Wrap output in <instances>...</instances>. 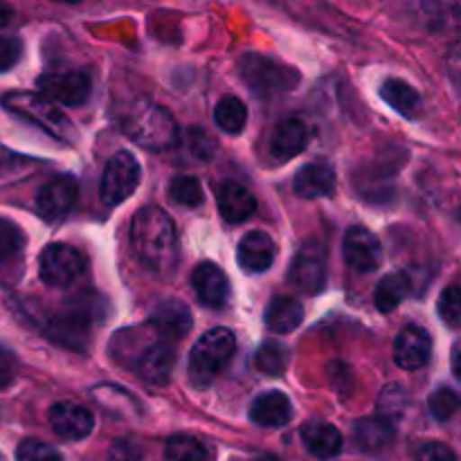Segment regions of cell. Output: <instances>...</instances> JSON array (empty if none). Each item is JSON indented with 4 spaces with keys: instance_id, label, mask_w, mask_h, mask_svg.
Wrapping results in <instances>:
<instances>
[{
    "instance_id": "1",
    "label": "cell",
    "mask_w": 461,
    "mask_h": 461,
    "mask_svg": "<svg viewBox=\"0 0 461 461\" xmlns=\"http://www.w3.org/2000/svg\"><path fill=\"white\" fill-rule=\"evenodd\" d=\"M111 356L149 385H167L176 365L171 340L153 331L149 324L117 331L111 340Z\"/></svg>"
},
{
    "instance_id": "2",
    "label": "cell",
    "mask_w": 461,
    "mask_h": 461,
    "mask_svg": "<svg viewBox=\"0 0 461 461\" xmlns=\"http://www.w3.org/2000/svg\"><path fill=\"white\" fill-rule=\"evenodd\" d=\"M131 246L149 268H171L178 255V237L169 214L160 207H142L131 221Z\"/></svg>"
},
{
    "instance_id": "3",
    "label": "cell",
    "mask_w": 461,
    "mask_h": 461,
    "mask_svg": "<svg viewBox=\"0 0 461 461\" xmlns=\"http://www.w3.org/2000/svg\"><path fill=\"white\" fill-rule=\"evenodd\" d=\"M122 131L140 147L165 151L178 144V126L165 106L153 102H135L122 115Z\"/></svg>"
},
{
    "instance_id": "4",
    "label": "cell",
    "mask_w": 461,
    "mask_h": 461,
    "mask_svg": "<svg viewBox=\"0 0 461 461\" xmlns=\"http://www.w3.org/2000/svg\"><path fill=\"white\" fill-rule=\"evenodd\" d=\"M3 108L12 115L21 117V120L39 126L43 133L52 135V138L63 140V142H75L77 140V129L70 117L45 95L12 90V93L3 95Z\"/></svg>"
},
{
    "instance_id": "5",
    "label": "cell",
    "mask_w": 461,
    "mask_h": 461,
    "mask_svg": "<svg viewBox=\"0 0 461 461\" xmlns=\"http://www.w3.org/2000/svg\"><path fill=\"white\" fill-rule=\"evenodd\" d=\"M234 351H237V338L230 329L216 327L207 331L189 354V381H192V385L198 390L212 385L214 378L223 372L225 365L232 360Z\"/></svg>"
},
{
    "instance_id": "6",
    "label": "cell",
    "mask_w": 461,
    "mask_h": 461,
    "mask_svg": "<svg viewBox=\"0 0 461 461\" xmlns=\"http://www.w3.org/2000/svg\"><path fill=\"white\" fill-rule=\"evenodd\" d=\"M239 75L246 81L248 88L252 90V95L261 99L288 93L300 81V75L293 68L282 66V63L261 57V54H246L239 61Z\"/></svg>"
},
{
    "instance_id": "7",
    "label": "cell",
    "mask_w": 461,
    "mask_h": 461,
    "mask_svg": "<svg viewBox=\"0 0 461 461\" xmlns=\"http://www.w3.org/2000/svg\"><path fill=\"white\" fill-rule=\"evenodd\" d=\"M140 185V162L133 153L120 151L106 162L99 185V196L108 207L129 201Z\"/></svg>"
},
{
    "instance_id": "8",
    "label": "cell",
    "mask_w": 461,
    "mask_h": 461,
    "mask_svg": "<svg viewBox=\"0 0 461 461\" xmlns=\"http://www.w3.org/2000/svg\"><path fill=\"white\" fill-rule=\"evenodd\" d=\"M86 268V259L77 248L66 243H50L39 257V277L48 286L63 288L70 286L81 277Z\"/></svg>"
},
{
    "instance_id": "9",
    "label": "cell",
    "mask_w": 461,
    "mask_h": 461,
    "mask_svg": "<svg viewBox=\"0 0 461 461\" xmlns=\"http://www.w3.org/2000/svg\"><path fill=\"white\" fill-rule=\"evenodd\" d=\"M288 282L306 295L324 291L327 284V255L318 243H304L288 268Z\"/></svg>"
},
{
    "instance_id": "10",
    "label": "cell",
    "mask_w": 461,
    "mask_h": 461,
    "mask_svg": "<svg viewBox=\"0 0 461 461\" xmlns=\"http://www.w3.org/2000/svg\"><path fill=\"white\" fill-rule=\"evenodd\" d=\"M41 95L66 106H81L90 97L93 81L86 72H48L36 79Z\"/></svg>"
},
{
    "instance_id": "11",
    "label": "cell",
    "mask_w": 461,
    "mask_h": 461,
    "mask_svg": "<svg viewBox=\"0 0 461 461\" xmlns=\"http://www.w3.org/2000/svg\"><path fill=\"white\" fill-rule=\"evenodd\" d=\"M342 257L349 268L358 273H372L383 261V246L372 230L363 225H354L347 230L345 241H342Z\"/></svg>"
},
{
    "instance_id": "12",
    "label": "cell",
    "mask_w": 461,
    "mask_h": 461,
    "mask_svg": "<svg viewBox=\"0 0 461 461\" xmlns=\"http://www.w3.org/2000/svg\"><path fill=\"white\" fill-rule=\"evenodd\" d=\"M48 421L52 430L66 441H81L95 430V417L88 408L72 401L54 403L48 412Z\"/></svg>"
},
{
    "instance_id": "13",
    "label": "cell",
    "mask_w": 461,
    "mask_h": 461,
    "mask_svg": "<svg viewBox=\"0 0 461 461\" xmlns=\"http://www.w3.org/2000/svg\"><path fill=\"white\" fill-rule=\"evenodd\" d=\"M77 194H79V185L72 176H57L48 185H43L36 196L39 214L48 221L63 219L77 203Z\"/></svg>"
},
{
    "instance_id": "14",
    "label": "cell",
    "mask_w": 461,
    "mask_h": 461,
    "mask_svg": "<svg viewBox=\"0 0 461 461\" xmlns=\"http://www.w3.org/2000/svg\"><path fill=\"white\" fill-rule=\"evenodd\" d=\"M432 354V338L421 327H405L394 340V363L405 372H417L426 367Z\"/></svg>"
},
{
    "instance_id": "15",
    "label": "cell",
    "mask_w": 461,
    "mask_h": 461,
    "mask_svg": "<svg viewBox=\"0 0 461 461\" xmlns=\"http://www.w3.org/2000/svg\"><path fill=\"white\" fill-rule=\"evenodd\" d=\"M147 324L162 338L174 342L187 338V333L194 327V318L187 304H183L180 300H165L151 311Z\"/></svg>"
},
{
    "instance_id": "16",
    "label": "cell",
    "mask_w": 461,
    "mask_h": 461,
    "mask_svg": "<svg viewBox=\"0 0 461 461\" xmlns=\"http://www.w3.org/2000/svg\"><path fill=\"white\" fill-rule=\"evenodd\" d=\"M275 257H277V246H275L273 239L266 232H261V230H252V232H248L246 237L239 241L237 261L239 266H241V270H246V273H266V270L275 264Z\"/></svg>"
},
{
    "instance_id": "17",
    "label": "cell",
    "mask_w": 461,
    "mask_h": 461,
    "mask_svg": "<svg viewBox=\"0 0 461 461\" xmlns=\"http://www.w3.org/2000/svg\"><path fill=\"white\" fill-rule=\"evenodd\" d=\"M311 140V129L302 117H286L279 122L270 138V153L277 160H291L300 156Z\"/></svg>"
},
{
    "instance_id": "18",
    "label": "cell",
    "mask_w": 461,
    "mask_h": 461,
    "mask_svg": "<svg viewBox=\"0 0 461 461\" xmlns=\"http://www.w3.org/2000/svg\"><path fill=\"white\" fill-rule=\"evenodd\" d=\"M216 205H219L223 221H228V223H243L257 210L255 196L234 180H225L216 187Z\"/></svg>"
},
{
    "instance_id": "19",
    "label": "cell",
    "mask_w": 461,
    "mask_h": 461,
    "mask_svg": "<svg viewBox=\"0 0 461 461\" xmlns=\"http://www.w3.org/2000/svg\"><path fill=\"white\" fill-rule=\"evenodd\" d=\"M293 189L300 198H327L336 192V171L327 162H309L302 167L293 180Z\"/></svg>"
},
{
    "instance_id": "20",
    "label": "cell",
    "mask_w": 461,
    "mask_h": 461,
    "mask_svg": "<svg viewBox=\"0 0 461 461\" xmlns=\"http://www.w3.org/2000/svg\"><path fill=\"white\" fill-rule=\"evenodd\" d=\"M192 288L198 300L210 309H221L228 300V277L216 264H198L192 273Z\"/></svg>"
},
{
    "instance_id": "21",
    "label": "cell",
    "mask_w": 461,
    "mask_h": 461,
    "mask_svg": "<svg viewBox=\"0 0 461 461\" xmlns=\"http://www.w3.org/2000/svg\"><path fill=\"white\" fill-rule=\"evenodd\" d=\"M293 419V403L284 392L270 390L250 403V421L261 428H282Z\"/></svg>"
},
{
    "instance_id": "22",
    "label": "cell",
    "mask_w": 461,
    "mask_h": 461,
    "mask_svg": "<svg viewBox=\"0 0 461 461\" xmlns=\"http://www.w3.org/2000/svg\"><path fill=\"white\" fill-rule=\"evenodd\" d=\"M300 437L304 448L318 459H333L342 450V435L327 421H306Z\"/></svg>"
},
{
    "instance_id": "23",
    "label": "cell",
    "mask_w": 461,
    "mask_h": 461,
    "mask_svg": "<svg viewBox=\"0 0 461 461\" xmlns=\"http://www.w3.org/2000/svg\"><path fill=\"white\" fill-rule=\"evenodd\" d=\"M264 322L268 331L286 336V333L300 329V324L304 322V306L295 297H273L266 306Z\"/></svg>"
},
{
    "instance_id": "24",
    "label": "cell",
    "mask_w": 461,
    "mask_h": 461,
    "mask_svg": "<svg viewBox=\"0 0 461 461\" xmlns=\"http://www.w3.org/2000/svg\"><path fill=\"white\" fill-rule=\"evenodd\" d=\"M354 441L363 453H381L394 441V426L383 417H365L354 423Z\"/></svg>"
},
{
    "instance_id": "25",
    "label": "cell",
    "mask_w": 461,
    "mask_h": 461,
    "mask_svg": "<svg viewBox=\"0 0 461 461\" xmlns=\"http://www.w3.org/2000/svg\"><path fill=\"white\" fill-rule=\"evenodd\" d=\"M381 97L383 102L390 104L403 117H417L419 111H421V95L408 81L396 79V77H390V79L383 81Z\"/></svg>"
},
{
    "instance_id": "26",
    "label": "cell",
    "mask_w": 461,
    "mask_h": 461,
    "mask_svg": "<svg viewBox=\"0 0 461 461\" xmlns=\"http://www.w3.org/2000/svg\"><path fill=\"white\" fill-rule=\"evenodd\" d=\"M412 291V277L408 273H392L378 282L376 293H374V302L381 313H390V311L399 309L405 302V297Z\"/></svg>"
},
{
    "instance_id": "27",
    "label": "cell",
    "mask_w": 461,
    "mask_h": 461,
    "mask_svg": "<svg viewBox=\"0 0 461 461\" xmlns=\"http://www.w3.org/2000/svg\"><path fill=\"white\" fill-rule=\"evenodd\" d=\"M214 122L221 131L230 135H239L248 124V108L234 95L219 99V104L214 106Z\"/></svg>"
},
{
    "instance_id": "28",
    "label": "cell",
    "mask_w": 461,
    "mask_h": 461,
    "mask_svg": "<svg viewBox=\"0 0 461 461\" xmlns=\"http://www.w3.org/2000/svg\"><path fill=\"white\" fill-rule=\"evenodd\" d=\"M167 461H210L205 446L189 435H176L165 446Z\"/></svg>"
},
{
    "instance_id": "29",
    "label": "cell",
    "mask_w": 461,
    "mask_h": 461,
    "mask_svg": "<svg viewBox=\"0 0 461 461\" xmlns=\"http://www.w3.org/2000/svg\"><path fill=\"white\" fill-rule=\"evenodd\" d=\"M169 198L180 207H198L205 201V192L196 176H176L169 183Z\"/></svg>"
},
{
    "instance_id": "30",
    "label": "cell",
    "mask_w": 461,
    "mask_h": 461,
    "mask_svg": "<svg viewBox=\"0 0 461 461\" xmlns=\"http://www.w3.org/2000/svg\"><path fill=\"white\" fill-rule=\"evenodd\" d=\"M255 367L259 369L261 374H266V376H279V374H284L288 367L286 347L273 340L264 342V345L257 349Z\"/></svg>"
},
{
    "instance_id": "31",
    "label": "cell",
    "mask_w": 461,
    "mask_h": 461,
    "mask_svg": "<svg viewBox=\"0 0 461 461\" xmlns=\"http://www.w3.org/2000/svg\"><path fill=\"white\" fill-rule=\"evenodd\" d=\"M408 405L410 399L401 385H387L381 392V396H378V414L390 423L399 421L405 414V410H408Z\"/></svg>"
},
{
    "instance_id": "32",
    "label": "cell",
    "mask_w": 461,
    "mask_h": 461,
    "mask_svg": "<svg viewBox=\"0 0 461 461\" xmlns=\"http://www.w3.org/2000/svg\"><path fill=\"white\" fill-rule=\"evenodd\" d=\"M25 248V234L16 223L0 219V264H7Z\"/></svg>"
},
{
    "instance_id": "33",
    "label": "cell",
    "mask_w": 461,
    "mask_h": 461,
    "mask_svg": "<svg viewBox=\"0 0 461 461\" xmlns=\"http://www.w3.org/2000/svg\"><path fill=\"white\" fill-rule=\"evenodd\" d=\"M428 405H430V414L437 421H450L459 410V394L450 387H439L430 396Z\"/></svg>"
},
{
    "instance_id": "34",
    "label": "cell",
    "mask_w": 461,
    "mask_h": 461,
    "mask_svg": "<svg viewBox=\"0 0 461 461\" xmlns=\"http://www.w3.org/2000/svg\"><path fill=\"white\" fill-rule=\"evenodd\" d=\"M16 461H63L61 453L39 439H25L18 444Z\"/></svg>"
},
{
    "instance_id": "35",
    "label": "cell",
    "mask_w": 461,
    "mask_h": 461,
    "mask_svg": "<svg viewBox=\"0 0 461 461\" xmlns=\"http://www.w3.org/2000/svg\"><path fill=\"white\" fill-rule=\"evenodd\" d=\"M439 318L448 324L450 329L459 327L461 320V291L457 284L446 288L439 297Z\"/></svg>"
},
{
    "instance_id": "36",
    "label": "cell",
    "mask_w": 461,
    "mask_h": 461,
    "mask_svg": "<svg viewBox=\"0 0 461 461\" xmlns=\"http://www.w3.org/2000/svg\"><path fill=\"white\" fill-rule=\"evenodd\" d=\"M212 138H207L205 133L201 131H189L187 140H183V151L185 156H192L194 160L198 162H205L212 160V151H214V144L210 142Z\"/></svg>"
},
{
    "instance_id": "37",
    "label": "cell",
    "mask_w": 461,
    "mask_h": 461,
    "mask_svg": "<svg viewBox=\"0 0 461 461\" xmlns=\"http://www.w3.org/2000/svg\"><path fill=\"white\" fill-rule=\"evenodd\" d=\"M23 41L16 36H0V72H7L21 61Z\"/></svg>"
},
{
    "instance_id": "38",
    "label": "cell",
    "mask_w": 461,
    "mask_h": 461,
    "mask_svg": "<svg viewBox=\"0 0 461 461\" xmlns=\"http://www.w3.org/2000/svg\"><path fill=\"white\" fill-rule=\"evenodd\" d=\"M108 459L111 461H142V448H140L133 439H117V441H113Z\"/></svg>"
},
{
    "instance_id": "39",
    "label": "cell",
    "mask_w": 461,
    "mask_h": 461,
    "mask_svg": "<svg viewBox=\"0 0 461 461\" xmlns=\"http://www.w3.org/2000/svg\"><path fill=\"white\" fill-rule=\"evenodd\" d=\"M419 461H457L453 450L446 444H437V441H430V444L421 446L417 453Z\"/></svg>"
},
{
    "instance_id": "40",
    "label": "cell",
    "mask_w": 461,
    "mask_h": 461,
    "mask_svg": "<svg viewBox=\"0 0 461 461\" xmlns=\"http://www.w3.org/2000/svg\"><path fill=\"white\" fill-rule=\"evenodd\" d=\"M14 374H16V358H14L12 351L0 347V387L12 385Z\"/></svg>"
},
{
    "instance_id": "41",
    "label": "cell",
    "mask_w": 461,
    "mask_h": 461,
    "mask_svg": "<svg viewBox=\"0 0 461 461\" xmlns=\"http://www.w3.org/2000/svg\"><path fill=\"white\" fill-rule=\"evenodd\" d=\"M12 16H14L12 7H9V5H5V3H0V30H3L5 25H9Z\"/></svg>"
},
{
    "instance_id": "42",
    "label": "cell",
    "mask_w": 461,
    "mask_h": 461,
    "mask_svg": "<svg viewBox=\"0 0 461 461\" xmlns=\"http://www.w3.org/2000/svg\"><path fill=\"white\" fill-rule=\"evenodd\" d=\"M453 374H455V378H461V372H459V342L457 345L453 347Z\"/></svg>"
},
{
    "instance_id": "43",
    "label": "cell",
    "mask_w": 461,
    "mask_h": 461,
    "mask_svg": "<svg viewBox=\"0 0 461 461\" xmlns=\"http://www.w3.org/2000/svg\"><path fill=\"white\" fill-rule=\"evenodd\" d=\"M255 461H279V459L273 457V455H261V457H257Z\"/></svg>"
},
{
    "instance_id": "44",
    "label": "cell",
    "mask_w": 461,
    "mask_h": 461,
    "mask_svg": "<svg viewBox=\"0 0 461 461\" xmlns=\"http://www.w3.org/2000/svg\"><path fill=\"white\" fill-rule=\"evenodd\" d=\"M57 3H68V5H75V3H81V0H57Z\"/></svg>"
},
{
    "instance_id": "45",
    "label": "cell",
    "mask_w": 461,
    "mask_h": 461,
    "mask_svg": "<svg viewBox=\"0 0 461 461\" xmlns=\"http://www.w3.org/2000/svg\"><path fill=\"white\" fill-rule=\"evenodd\" d=\"M0 461H5V459H3V457H0Z\"/></svg>"
}]
</instances>
